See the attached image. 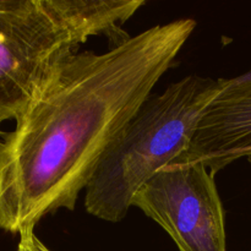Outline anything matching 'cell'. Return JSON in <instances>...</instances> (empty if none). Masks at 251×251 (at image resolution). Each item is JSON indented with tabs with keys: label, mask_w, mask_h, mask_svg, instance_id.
Listing matches in <instances>:
<instances>
[{
	"label": "cell",
	"mask_w": 251,
	"mask_h": 251,
	"mask_svg": "<svg viewBox=\"0 0 251 251\" xmlns=\"http://www.w3.org/2000/svg\"><path fill=\"white\" fill-rule=\"evenodd\" d=\"M0 124H1V122H0Z\"/></svg>",
	"instance_id": "obj_8"
},
{
	"label": "cell",
	"mask_w": 251,
	"mask_h": 251,
	"mask_svg": "<svg viewBox=\"0 0 251 251\" xmlns=\"http://www.w3.org/2000/svg\"><path fill=\"white\" fill-rule=\"evenodd\" d=\"M248 161H249L250 163H251V157H249V158H248Z\"/></svg>",
	"instance_id": "obj_7"
},
{
	"label": "cell",
	"mask_w": 251,
	"mask_h": 251,
	"mask_svg": "<svg viewBox=\"0 0 251 251\" xmlns=\"http://www.w3.org/2000/svg\"><path fill=\"white\" fill-rule=\"evenodd\" d=\"M221 78L189 75L152 93L105 152L85 190L93 217L117 223L126 217L137 191L185 153Z\"/></svg>",
	"instance_id": "obj_3"
},
{
	"label": "cell",
	"mask_w": 251,
	"mask_h": 251,
	"mask_svg": "<svg viewBox=\"0 0 251 251\" xmlns=\"http://www.w3.org/2000/svg\"><path fill=\"white\" fill-rule=\"evenodd\" d=\"M179 251H227L226 217L215 176L201 162L176 161L157 172L132 200Z\"/></svg>",
	"instance_id": "obj_4"
},
{
	"label": "cell",
	"mask_w": 251,
	"mask_h": 251,
	"mask_svg": "<svg viewBox=\"0 0 251 251\" xmlns=\"http://www.w3.org/2000/svg\"><path fill=\"white\" fill-rule=\"evenodd\" d=\"M249 157L251 70L221 78L220 91L203 110L190 146L176 161L201 162L216 176L229 164Z\"/></svg>",
	"instance_id": "obj_5"
},
{
	"label": "cell",
	"mask_w": 251,
	"mask_h": 251,
	"mask_svg": "<svg viewBox=\"0 0 251 251\" xmlns=\"http://www.w3.org/2000/svg\"><path fill=\"white\" fill-rule=\"evenodd\" d=\"M16 251H51L36 234L34 229H28L20 234Z\"/></svg>",
	"instance_id": "obj_6"
},
{
	"label": "cell",
	"mask_w": 251,
	"mask_h": 251,
	"mask_svg": "<svg viewBox=\"0 0 251 251\" xmlns=\"http://www.w3.org/2000/svg\"><path fill=\"white\" fill-rule=\"evenodd\" d=\"M179 19L104 53L66 58L0 140V229L21 234L75 210L113 142L195 31Z\"/></svg>",
	"instance_id": "obj_1"
},
{
	"label": "cell",
	"mask_w": 251,
	"mask_h": 251,
	"mask_svg": "<svg viewBox=\"0 0 251 251\" xmlns=\"http://www.w3.org/2000/svg\"><path fill=\"white\" fill-rule=\"evenodd\" d=\"M144 0H0V122L16 119L54 70L92 37L115 44Z\"/></svg>",
	"instance_id": "obj_2"
}]
</instances>
